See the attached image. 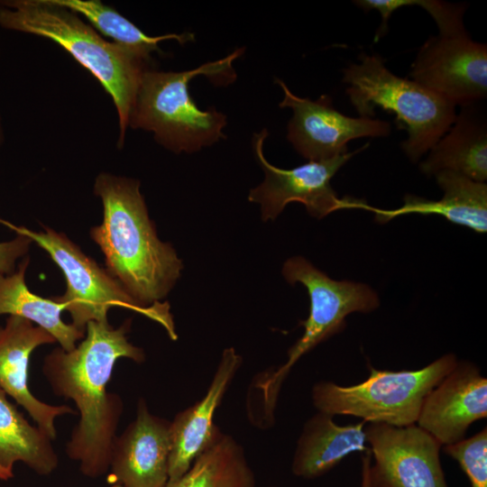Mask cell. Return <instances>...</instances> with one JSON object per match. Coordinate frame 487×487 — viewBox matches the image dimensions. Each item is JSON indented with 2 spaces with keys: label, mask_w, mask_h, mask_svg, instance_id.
Here are the masks:
<instances>
[{
  "label": "cell",
  "mask_w": 487,
  "mask_h": 487,
  "mask_svg": "<svg viewBox=\"0 0 487 487\" xmlns=\"http://www.w3.org/2000/svg\"><path fill=\"white\" fill-rule=\"evenodd\" d=\"M444 191L439 200L407 194L404 204L397 209H381L365 203L360 208L374 213L381 224L402 215H438L451 223L468 227L477 233L487 231V185L460 173L443 170L435 175Z\"/></svg>",
  "instance_id": "obj_17"
},
{
  "label": "cell",
  "mask_w": 487,
  "mask_h": 487,
  "mask_svg": "<svg viewBox=\"0 0 487 487\" xmlns=\"http://www.w3.org/2000/svg\"><path fill=\"white\" fill-rule=\"evenodd\" d=\"M455 354L442 355L418 370H378L369 365V376L351 386L317 382L311 391L317 411L350 415L366 423L408 427L417 422L427 395L456 365Z\"/></svg>",
  "instance_id": "obj_6"
},
{
  "label": "cell",
  "mask_w": 487,
  "mask_h": 487,
  "mask_svg": "<svg viewBox=\"0 0 487 487\" xmlns=\"http://www.w3.org/2000/svg\"><path fill=\"white\" fill-rule=\"evenodd\" d=\"M409 76L455 106L481 102L487 96V46L466 31L431 36L419 48Z\"/></svg>",
  "instance_id": "obj_10"
},
{
  "label": "cell",
  "mask_w": 487,
  "mask_h": 487,
  "mask_svg": "<svg viewBox=\"0 0 487 487\" xmlns=\"http://www.w3.org/2000/svg\"><path fill=\"white\" fill-rule=\"evenodd\" d=\"M13 476H14L13 472H9L5 470V468H3L2 466H0V480L6 481L13 478Z\"/></svg>",
  "instance_id": "obj_27"
},
{
  "label": "cell",
  "mask_w": 487,
  "mask_h": 487,
  "mask_svg": "<svg viewBox=\"0 0 487 487\" xmlns=\"http://www.w3.org/2000/svg\"><path fill=\"white\" fill-rule=\"evenodd\" d=\"M94 192L102 202L103 220L89 235L104 254L106 271L141 306L161 303L183 264L171 244L159 239L139 180L101 172Z\"/></svg>",
  "instance_id": "obj_2"
},
{
  "label": "cell",
  "mask_w": 487,
  "mask_h": 487,
  "mask_svg": "<svg viewBox=\"0 0 487 487\" xmlns=\"http://www.w3.org/2000/svg\"><path fill=\"white\" fill-rule=\"evenodd\" d=\"M0 26L53 41L100 82L111 96L119 118L118 147L129 124L141 79L150 62L104 40L70 9L53 0L0 1Z\"/></svg>",
  "instance_id": "obj_3"
},
{
  "label": "cell",
  "mask_w": 487,
  "mask_h": 487,
  "mask_svg": "<svg viewBox=\"0 0 487 487\" xmlns=\"http://www.w3.org/2000/svg\"><path fill=\"white\" fill-rule=\"evenodd\" d=\"M56 343L55 338L30 320L9 316L0 326V387L22 406L52 441L57 437L55 420L75 414L67 405L54 406L37 399L29 390L30 356L39 346Z\"/></svg>",
  "instance_id": "obj_15"
},
{
  "label": "cell",
  "mask_w": 487,
  "mask_h": 487,
  "mask_svg": "<svg viewBox=\"0 0 487 487\" xmlns=\"http://www.w3.org/2000/svg\"><path fill=\"white\" fill-rule=\"evenodd\" d=\"M372 464L371 450L363 453L362 456V480L361 487H371L369 469Z\"/></svg>",
  "instance_id": "obj_26"
},
{
  "label": "cell",
  "mask_w": 487,
  "mask_h": 487,
  "mask_svg": "<svg viewBox=\"0 0 487 487\" xmlns=\"http://www.w3.org/2000/svg\"><path fill=\"white\" fill-rule=\"evenodd\" d=\"M130 328L131 319L118 327L108 320L90 321L73 350L55 347L43 361L42 372L53 393L74 401L79 413L66 454L89 478L108 472L123 413L120 395L106 391L115 364L120 358L139 363L145 360L143 350L128 340Z\"/></svg>",
  "instance_id": "obj_1"
},
{
  "label": "cell",
  "mask_w": 487,
  "mask_h": 487,
  "mask_svg": "<svg viewBox=\"0 0 487 487\" xmlns=\"http://www.w3.org/2000/svg\"><path fill=\"white\" fill-rule=\"evenodd\" d=\"M110 487H124L121 484H117V483H114L113 485H111Z\"/></svg>",
  "instance_id": "obj_29"
},
{
  "label": "cell",
  "mask_w": 487,
  "mask_h": 487,
  "mask_svg": "<svg viewBox=\"0 0 487 487\" xmlns=\"http://www.w3.org/2000/svg\"><path fill=\"white\" fill-rule=\"evenodd\" d=\"M268 135L266 129L254 133L253 148L264 171V180L251 189L248 199L260 204L262 219L274 220L290 202L302 203L308 213L321 219L343 208H356L360 199L340 198L331 186V179L359 149L335 158L311 161L299 167L284 170L271 165L264 157L263 143Z\"/></svg>",
  "instance_id": "obj_9"
},
{
  "label": "cell",
  "mask_w": 487,
  "mask_h": 487,
  "mask_svg": "<svg viewBox=\"0 0 487 487\" xmlns=\"http://www.w3.org/2000/svg\"><path fill=\"white\" fill-rule=\"evenodd\" d=\"M486 417L487 379L474 363L458 361L425 398L416 425L444 446L465 438Z\"/></svg>",
  "instance_id": "obj_13"
},
{
  "label": "cell",
  "mask_w": 487,
  "mask_h": 487,
  "mask_svg": "<svg viewBox=\"0 0 487 487\" xmlns=\"http://www.w3.org/2000/svg\"><path fill=\"white\" fill-rule=\"evenodd\" d=\"M358 59L359 63L343 70L353 106L363 117L373 116L377 107L395 114L409 134L401 148L417 162L451 127L455 106L414 80L391 73L380 55L361 53Z\"/></svg>",
  "instance_id": "obj_5"
},
{
  "label": "cell",
  "mask_w": 487,
  "mask_h": 487,
  "mask_svg": "<svg viewBox=\"0 0 487 487\" xmlns=\"http://www.w3.org/2000/svg\"><path fill=\"white\" fill-rule=\"evenodd\" d=\"M170 422L152 414L143 399L136 418L120 436L111 451L109 470L114 483L124 487H166L169 480Z\"/></svg>",
  "instance_id": "obj_14"
},
{
  "label": "cell",
  "mask_w": 487,
  "mask_h": 487,
  "mask_svg": "<svg viewBox=\"0 0 487 487\" xmlns=\"http://www.w3.org/2000/svg\"><path fill=\"white\" fill-rule=\"evenodd\" d=\"M240 48L222 60L186 71H161L152 68L142 74L128 126L152 132L164 148L180 153L194 152L225 138L226 116L214 107L200 110L189 95V82L204 75L215 83L235 79L233 61Z\"/></svg>",
  "instance_id": "obj_4"
},
{
  "label": "cell",
  "mask_w": 487,
  "mask_h": 487,
  "mask_svg": "<svg viewBox=\"0 0 487 487\" xmlns=\"http://www.w3.org/2000/svg\"><path fill=\"white\" fill-rule=\"evenodd\" d=\"M32 241L20 234L12 240L0 243V274H11L16 270L17 261L27 256Z\"/></svg>",
  "instance_id": "obj_25"
},
{
  "label": "cell",
  "mask_w": 487,
  "mask_h": 487,
  "mask_svg": "<svg viewBox=\"0 0 487 487\" xmlns=\"http://www.w3.org/2000/svg\"><path fill=\"white\" fill-rule=\"evenodd\" d=\"M282 275L291 285L301 283L308 290L310 307L301 337L289 349L285 363L262 376L256 388L263 399L264 413L271 418L281 384L293 365L320 343L342 332L352 313H370L380 306L376 291L369 285L353 280H335L302 256L288 259Z\"/></svg>",
  "instance_id": "obj_7"
},
{
  "label": "cell",
  "mask_w": 487,
  "mask_h": 487,
  "mask_svg": "<svg viewBox=\"0 0 487 487\" xmlns=\"http://www.w3.org/2000/svg\"><path fill=\"white\" fill-rule=\"evenodd\" d=\"M166 487H256V481L242 446L219 431L189 469Z\"/></svg>",
  "instance_id": "obj_22"
},
{
  "label": "cell",
  "mask_w": 487,
  "mask_h": 487,
  "mask_svg": "<svg viewBox=\"0 0 487 487\" xmlns=\"http://www.w3.org/2000/svg\"><path fill=\"white\" fill-rule=\"evenodd\" d=\"M365 433L374 458L371 487H448L440 462L442 446L416 424L366 423Z\"/></svg>",
  "instance_id": "obj_11"
},
{
  "label": "cell",
  "mask_w": 487,
  "mask_h": 487,
  "mask_svg": "<svg viewBox=\"0 0 487 487\" xmlns=\"http://www.w3.org/2000/svg\"><path fill=\"white\" fill-rule=\"evenodd\" d=\"M56 4L86 17L100 32L111 38L113 42L132 51L146 61H151V53L160 51L159 42L176 40L180 44L194 41V34H166L149 36L135 24L115 9L98 0H53Z\"/></svg>",
  "instance_id": "obj_23"
},
{
  "label": "cell",
  "mask_w": 487,
  "mask_h": 487,
  "mask_svg": "<svg viewBox=\"0 0 487 487\" xmlns=\"http://www.w3.org/2000/svg\"><path fill=\"white\" fill-rule=\"evenodd\" d=\"M284 92L280 107H289L293 115L288 124L287 138L295 150L311 161L329 160L347 152V143L361 137H384L391 124L372 117H350L335 110L332 99L317 100L294 95L286 84L275 79Z\"/></svg>",
  "instance_id": "obj_12"
},
{
  "label": "cell",
  "mask_w": 487,
  "mask_h": 487,
  "mask_svg": "<svg viewBox=\"0 0 487 487\" xmlns=\"http://www.w3.org/2000/svg\"><path fill=\"white\" fill-rule=\"evenodd\" d=\"M242 362L233 347L225 349L205 396L170 422L168 482L181 477L216 437L220 430L213 422L214 414Z\"/></svg>",
  "instance_id": "obj_16"
},
{
  "label": "cell",
  "mask_w": 487,
  "mask_h": 487,
  "mask_svg": "<svg viewBox=\"0 0 487 487\" xmlns=\"http://www.w3.org/2000/svg\"><path fill=\"white\" fill-rule=\"evenodd\" d=\"M51 441L29 423L0 387V466L13 472L14 464L21 462L39 475H49L59 464Z\"/></svg>",
  "instance_id": "obj_21"
},
{
  "label": "cell",
  "mask_w": 487,
  "mask_h": 487,
  "mask_svg": "<svg viewBox=\"0 0 487 487\" xmlns=\"http://www.w3.org/2000/svg\"><path fill=\"white\" fill-rule=\"evenodd\" d=\"M15 234L29 237L42 248L62 271L66 291L54 297L65 306L75 326L85 331L90 321H106L109 309L119 307L138 312L161 324L170 337L177 339L170 305L161 302L152 308L138 304L106 271L85 254L65 234L50 227L35 232L0 219Z\"/></svg>",
  "instance_id": "obj_8"
},
{
  "label": "cell",
  "mask_w": 487,
  "mask_h": 487,
  "mask_svg": "<svg viewBox=\"0 0 487 487\" xmlns=\"http://www.w3.org/2000/svg\"><path fill=\"white\" fill-rule=\"evenodd\" d=\"M477 103L461 106L448 131L428 151L420 170L436 175L443 170L460 173L485 182L487 179L486 113Z\"/></svg>",
  "instance_id": "obj_18"
},
{
  "label": "cell",
  "mask_w": 487,
  "mask_h": 487,
  "mask_svg": "<svg viewBox=\"0 0 487 487\" xmlns=\"http://www.w3.org/2000/svg\"><path fill=\"white\" fill-rule=\"evenodd\" d=\"M3 142H4V131H3V126L1 123V117H0V145L2 144Z\"/></svg>",
  "instance_id": "obj_28"
},
{
  "label": "cell",
  "mask_w": 487,
  "mask_h": 487,
  "mask_svg": "<svg viewBox=\"0 0 487 487\" xmlns=\"http://www.w3.org/2000/svg\"><path fill=\"white\" fill-rule=\"evenodd\" d=\"M29 263L27 255L13 273L0 274V316L26 318L49 332L63 350L71 351L83 339L85 331L62 320L65 306L54 297L42 298L28 289L25 274Z\"/></svg>",
  "instance_id": "obj_20"
},
{
  "label": "cell",
  "mask_w": 487,
  "mask_h": 487,
  "mask_svg": "<svg viewBox=\"0 0 487 487\" xmlns=\"http://www.w3.org/2000/svg\"><path fill=\"white\" fill-rule=\"evenodd\" d=\"M443 451L459 464L471 487H487L486 427L469 438L444 446Z\"/></svg>",
  "instance_id": "obj_24"
},
{
  "label": "cell",
  "mask_w": 487,
  "mask_h": 487,
  "mask_svg": "<svg viewBox=\"0 0 487 487\" xmlns=\"http://www.w3.org/2000/svg\"><path fill=\"white\" fill-rule=\"evenodd\" d=\"M366 422L338 425L334 416L317 411L304 424L293 455L294 475L314 479L331 471L346 456L365 453Z\"/></svg>",
  "instance_id": "obj_19"
}]
</instances>
